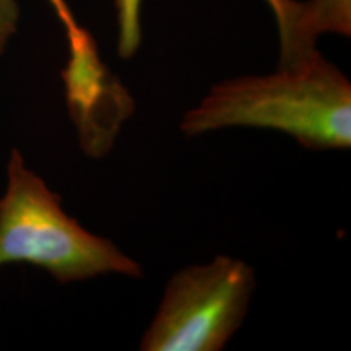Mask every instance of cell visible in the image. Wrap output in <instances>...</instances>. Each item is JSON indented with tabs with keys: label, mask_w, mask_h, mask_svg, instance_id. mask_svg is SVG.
Here are the masks:
<instances>
[{
	"label": "cell",
	"mask_w": 351,
	"mask_h": 351,
	"mask_svg": "<svg viewBox=\"0 0 351 351\" xmlns=\"http://www.w3.org/2000/svg\"><path fill=\"white\" fill-rule=\"evenodd\" d=\"M225 127L280 130L307 150H345L351 147V83L315 51L271 75L218 83L181 122L189 138Z\"/></svg>",
	"instance_id": "1"
},
{
	"label": "cell",
	"mask_w": 351,
	"mask_h": 351,
	"mask_svg": "<svg viewBox=\"0 0 351 351\" xmlns=\"http://www.w3.org/2000/svg\"><path fill=\"white\" fill-rule=\"evenodd\" d=\"M7 176V191L0 199V267L32 263L59 283L108 274L142 276L138 262L64 212L60 197L26 168L19 150L12 152Z\"/></svg>",
	"instance_id": "2"
},
{
	"label": "cell",
	"mask_w": 351,
	"mask_h": 351,
	"mask_svg": "<svg viewBox=\"0 0 351 351\" xmlns=\"http://www.w3.org/2000/svg\"><path fill=\"white\" fill-rule=\"evenodd\" d=\"M254 289L252 267L238 258L218 256L182 269L169 280L140 350H223L243 324Z\"/></svg>",
	"instance_id": "3"
},
{
	"label": "cell",
	"mask_w": 351,
	"mask_h": 351,
	"mask_svg": "<svg viewBox=\"0 0 351 351\" xmlns=\"http://www.w3.org/2000/svg\"><path fill=\"white\" fill-rule=\"evenodd\" d=\"M351 33V0H307L300 2L295 23L280 41V67H291L315 52V41L322 34Z\"/></svg>",
	"instance_id": "4"
},
{
	"label": "cell",
	"mask_w": 351,
	"mask_h": 351,
	"mask_svg": "<svg viewBox=\"0 0 351 351\" xmlns=\"http://www.w3.org/2000/svg\"><path fill=\"white\" fill-rule=\"evenodd\" d=\"M19 0H0V57L5 52L8 41L19 29Z\"/></svg>",
	"instance_id": "5"
},
{
	"label": "cell",
	"mask_w": 351,
	"mask_h": 351,
	"mask_svg": "<svg viewBox=\"0 0 351 351\" xmlns=\"http://www.w3.org/2000/svg\"><path fill=\"white\" fill-rule=\"evenodd\" d=\"M51 7L54 8V12L59 16L60 23L64 25L65 33H67V39H69V46H75V44L85 41L86 38H90V34L86 33V29H83L80 25L77 23L75 16H73L72 10L67 5L65 0H49Z\"/></svg>",
	"instance_id": "6"
},
{
	"label": "cell",
	"mask_w": 351,
	"mask_h": 351,
	"mask_svg": "<svg viewBox=\"0 0 351 351\" xmlns=\"http://www.w3.org/2000/svg\"><path fill=\"white\" fill-rule=\"evenodd\" d=\"M267 3L274 12L276 25H278V34L282 36L295 21L298 10H300V2L296 0H267Z\"/></svg>",
	"instance_id": "7"
}]
</instances>
